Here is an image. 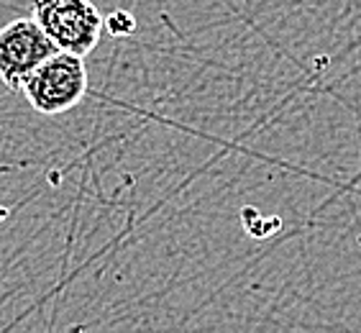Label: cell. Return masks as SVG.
<instances>
[{
  "instance_id": "1",
  "label": "cell",
  "mask_w": 361,
  "mask_h": 333,
  "mask_svg": "<svg viewBox=\"0 0 361 333\" xmlns=\"http://www.w3.org/2000/svg\"><path fill=\"white\" fill-rule=\"evenodd\" d=\"M21 92L26 95L28 105L42 116H59L72 111L87 95L85 56L56 52L28 75Z\"/></svg>"
},
{
  "instance_id": "2",
  "label": "cell",
  "mask_w": 361,
  "mask_h": 333,
  "mask_svg": "<svg viewBox=\"0 0 361 333\" xmlns=\"http://www.w3.org/2000/svg\"><path fill=\"white\" fill-rule=\"evenodd\" d=\"M31 16L59 52L87 56L95 52L105 18L92 0H34Z\"/></svg>"
},
{
  "instance_id": "3",
  "label": "cell",
  "mask_w": 361,
  "mask_h": 333,
  "mask_svg": "<svg viewBox=\"0 0 361 333\" xmlns=\"http://www.w3.org/2000/svg\"><path fill=\"white\" fill-rule=\"evenodd\" d=\"M56 52V44L44 34L34 16L6 23L0 28V83L8 90H21L28 75Z\"/></svg>"
},
{
  "instance_id": "4",
  "label": "cell",
  "mask_w": 361,
  "mask_h": 333,
  "mask_svg": "<svg viewBox=\"0 0 361 333\" xmlns=\"http://www.w3.org/2000/svg\"><path fill=\"white\" fill-rule=\"evenodd\" d=\"M105 31L111 36H118V39L131 36L133 31H136V18H133L128 11L118 8V11H113V13L105 18Z\"/></svg>"
}]
</instances>
